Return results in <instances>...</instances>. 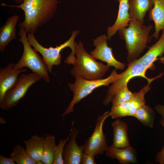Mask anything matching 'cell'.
I'll use <instances>...</instances> for the list:
<instances>
[{
  "mask_svg": "<svg viewBox=\"0 0 164 164\" xmlns=\"http://www.w3.org/2000/svg\"><path fill=\"white\" fill-rule=\"evenodd\" d=\"M19 5L6 4L1 5L16 7L24 12V19L19 24L20 28H23L27 34L35 33L39 27L52 18L56 11L58 0H15Z\"/></svg>",
  "mask_w": 164,
  "mask_h": 164,
  "instance_id": "cell-1",
  "label": "cell"
},
{
  "mask_svg": "<svg viewBox=\"0 0 164 164\" xmlns=\"http://www.w3.org/2000/svg\"><path fill=\"white\" fill-rule=\"evenodd\" d=\"M153 28L152 25L146 26L137 20H132L127 28L118 31L120 37L125 42L128 63L137 59L151 41L152 37L149 33Z\"/></svg>",
  "mask_w": 164,
  "mask_h": 164,
  "instance_id": "cell-2",
  "label": "cell"
},
{
  "mask_svg": "<svg viewBox=\"0 0 164 164\" xmlns=\"http://www.w3.org/2000/svg\"><path fill=\"white\" fill-rule=\"evenodd\" d=\"M75 48L76 58L71 75L89 80L102 79L110 66L97 61L85 50L81 41L75 42Z\"/></svg>",
  "mask_w": 164,
  "mask_h": 164,
  "instance_id": "cell-3",
  "label": "cell"
},
{
  "mask_svg": "<svg viewBox=\"0 0 164 164\" xmlns=\"http://www.w3.org/2000/svg\"><path fill=\"white\" fill-rule=\"evenodd\" d=\"M78 30L73 31L69 39L66 41L56 47H45L37 40L34 34L32 33L27 34V38L30 45L33 47V49L39 53L46 64L48 71L51 73L52 69L54 65L58 66L61 62V52L64 48L69 47L72 52L66 58L64 62L68 64L73 65L76 58L75 39L79 32Z\"/></svg>",
  "mask_w": 164,
  "mask_h": 164,
  "instance_id": "cell-4",
  "label": "cell"
},
{
  "mask_svg": "<svg viewBox=\"0 0 164 164\" xmlns=\"http://www.w3.org/2000/svg\"><path fill=\"white\" fill-rule=\"evenodd\" d=\"M26 32L22 28H20L18 34L20 38L19 40L23 46L22 55L18 62L15 64L14 68L17 70L24 67L30 69L32 73L40 77L46 82L50 81L47 66L37 52L32 49L29 44L26 35Z\"/></svg>",
  "mask_w": 164,
  "mask_h": 164,
  "instance_id": "cell-5",
  "label": "cell"
},
{
  "mask_svg": "<svg viewBox=\"0 0 164 164\" xmlns=\"http://www.w3.org/2000/svg\"><path fill=\"white\" fill-rule=\"evenodd\" d=\"M120 76L115 69L107 78L98 80H89L76 77L75 82L69 84L70 90L73 94V97L68 106L62 115L64 117L67 114L73 112L74 105L91 93L96 88L103 86H108L113 83Z\"/></svg>",
  "mask_w": 164,
  "mask_h": 164,
  "instance_id": "cell-6",
  "label": "cell"
},
{
  "mask_svg": "<svg viewBox=\"0 0 164 164\" xmlns=\"http://www.w3.org/2000/svg\"><path fill=\"white\" fill-rule=\"evenodd\" d=\"M126 69L120 73V76L109 87L104 97L103 104L107 105L109 104L116 93L125 85H127L129 80L134 77H140L145 79L148 83L151 84L155 80L161 77L163 75L162 72L153 78H149L146 75L148 70L140 62L138 59H136L128 63Z\"/></svg>",
  "mask_w": 164,
  "mask_h": 164,
  "instance_id": "cell-7",
  "label": "cell"
},
{
  "mask_svg": "<svg viewBox=\"0 0 164 164\" xmlns=\"http://www.w3.org/2000/svg\"><path fill=\"white\" fill-rule=\"evenodd\" d=\"M41 78L32 73H22L13 86L6 93L0 108L7 110L17 105L26 94L29 87Z\"/></svg>",
  "mask_w": 164,
  "mask_h": 164,
  "instance_id": "cell-8",
  "label": "cell"
},
{
  "mask_svg": "<svg viewBox=\"0 0 164 164\" xmlns=\"http://www.w3.org/2000/svg\"><path fill=\"white\" fill-rule=\"evenodd\" d=\"M109 111H106L97 117L93 133L83 144L84 152L95 156L102 155L108 148L103 126L106 119L110 117Z\"/></svg>",
  "mask_w": 164,
  "mask_h": 164,
  "instance_id": "cell-9",
  "label": "cell"
},
{
  "mask_svg": "<svg viewBox=\"0 0 164 164\" xmlns=\"http://www.w3.org/2000/svg\"><path fill=\"white\" fill-rule=\"evenodd\" d=\"M108 36L104 34L93 39L95 48L90 52V54L95 59L106 62L107 65L113 67L116 70H122L125 67V64L115 59L113 54L112 48L108 46Z\"/></svg>",
  "mask_w": 164,
  "mask_h": 164,
  "instance_id": "cell-10",
  "label": "cell"
},
{
  "mask_svg": "<svg viewBox=\"0 0 164 164\" xmlns=\"http://www.w3.org/2000/svg\"><path fill=\"white\" fill-rule=\"evenodd\" d=\"M74 122L72 123L69 135L70 138L64 147L63 156L65 164H80L84 148L83 145L79 146L76 141V137L80 132L73 127Z\"/></svg>",
  "mask_w": 164,
  "mask_h": 164,
  "instance_id": "cell-11",
  "label": "cell"
},
{
  "mask_svg": "<svg viewBox=\"0 0 164 164\" xmlns=\"http://www.w3.org/2000/svg\"><path fill=\"white\" fill-rule=\"evenodd\" d=\"M15 64L10 63L4 68L0 69V104L6 94L13 86L20 73L26 71V69H16Z\"/></svg>",
  "mask_w": 164,
  "mask_h": 164,
  "instance_id": "cell-12",
  "label": "cell"
},
{
  "mask_svg": "<svg viewBox=\"0 0 164 164\" xmlns=\"http://www.w3.org/2000/svg\"><path fill=\"white\" fill-rule=\"evenodd\" d=\"M106 156L117 159L121 164L135 163L138 162L135 149L130 145L124 148H117L112 145L105 152Z\"/></svg>",
  "mask_w": 164,
  "mask_h": 164,
  "instance_id": "cell-13",
  "label": "cell"
},
{
  "mask_svg": "<svg viewBox=\"0 0 164 164\" xmlns=\"http://www.w3.org/2000/svg\"><path fill=\"white\" fill-rule=\"evenodd\" d=\"M19 16L14 15L9 17L0 28V51L3 52L10 42L17 38L16 26Z\"/></svg>",
  "mask_w": 164,
  "mask_h": 164,
  "instance_id": "cell-14",
  "label": "cell"
},
{
  "mask_svg": "<svg viewBox=\"0 0 164 164\" xmlns=\"http://www.w3.org/2000/svg\"><path fill=\"white\" fill-rule=\"evenodd\" d=\"M119 3L118 15L114 24L107 29V36L109 39L114 35L121 29L127 27L130 21L128 0H118Z\"/></svg>",
  "mask_w": 164,
  "mask_h": 164,
  "instance_id": "cell-15",
  "label": "cell"
},
{
  "mask_svg": "<svg viewBox=\"0 0 164 164\" xmlns=\"http://www.w3.org/2000/svg\"><path fill=\"white\" fill-rule=\"evenodd\" d=\"M154 3L153 0H128L130 18L143 24L144 17L152 9Z\"/></svg>",
  "mask_w": 164,
  "mask_h": 164,
  "instance_id": "cell-16",
  "label": "cell"
},
{
  "mask_svg": "<svg viewBox=\"0 0 164 164\" xmlns=\"http://www.w3.org/2000/svg\"><path fill=\"white\" fill-rule=\"evenodd\" d=\"M164 54V30L159 40L150 47L142 56L138 59L141 64L148 69L152 68L158 58Z\"/></svg>",
  "mask_w": 164,
  "mask_h": 164,
  "instance_id": "cell-17",
  "label": "cell"
},
{
  "mask_svg": "<svg viewBox=\"0 0 164 164\" xmlns=\"http://www.w3.org/2000/svg\"><path fill=\"white\" fill-rule=\"evenodd\" d=\"M113 129V141L114 147L124 148L130 145L128 135V125L119 118H116L111 124Z\"/></svg>",
  "mask_w": 164,
  "mask_h": 164,
  "instance_id": "cell-18",
  "label": "cell"
},
{
  "mask_svg": "<svg viewBox=\"0 0 164 164\" xmlns=\"http://www.w3.org/2000/svg\"><path fill=\"white\" fill-rule=\"evenodd\" d=\"M45 136L37 134L31 135L29 139L24 140L26 150L29 155L38 164H43L41 161L44 149Z\"/></svg>",
  "mask_w": 164,
  "mask_h": 164,
  "instance_id": "cell-19",
  "label": "cell"
},
{
  "mask_svg": "<svg viewBox=\"0 0 164 164\" xmlns=\"http://www.w3.org/2000/svg\"><path fill=\"white\" fill-rule=\"evenodd\" d=\"M150 20L153 21L155 30L152 36L156 39L159 37V33L164 30V0H155L153 6L149 12Z\"/></svg>",
  "mask_w": 164,
  "mask_h": 164,
  "instance_id": "cell-20",
  "label": "cell"
},
{
  "mask_svg": "<svg viewBox=\"0 0 164 164\" xmlns=\"http://www.w3.org/2000/svg\"><path fill=\"white\" fill-rule=\"evenodd\" d=\"M132 117L136 118L145 126L151 128L153 127L155 113L150 107L145 104L139 108Z\"/></svg>",
  "mask_w": 164,
  "mask_h": 164,
  "instance_id": "cell-21",
  "label": "cell"
},
{
  "mask_svg": "<svg viewBox=\"0 0 164 164\" xmlns=\"http://www.w3.org/2000/svg\"><path fill=\"white\" fill-rule=\"evenodd\" d=\"M56 145L55 136L53 135L46 134L41 159V161L43 164H53Z\"/></svg>",
  "mask_w": 164,
  "mask_h": 164,
  "instance_id": "cell-22",
  "label": "cell"
},
{
  "mask_svg": "<svg viewBox=\"0 0 164 164\" xmlns=\"http://www.w3.org/2000/svg\"><path fill=\"white\" fill-rule=\"evenodd\" d=\"M150 84L148 83L139 91L133 93L132 97L130 101V109L128 116L132 117L139 108L145 104V94L151 89Z\"/></svg>",
  "mask_w": 164,
  "mask_h": 164,
  "instance_id": "cell-23",
  "label": "cell"
},
{
  "mask_svg": "<svg viewBox=\"0 0 164 164\" xmlns=\"http://www.w3.org/2000/svg\"><path fill=\"white\" fill-rule=\"evenodd\" d=\"M17 164H38L29 155L24 147L18 145L10 155Z\"/></svg>",
  "mask_w": 164,
  "mask_h": 164,
  "instance_id": "cell-24",
  "label": "cell"
},
{
  "mask_svg": "<svg viewBox=\"0 0 164 164\" xmlns=\"http://www.w3.org/2000/svg\"><path fill=\"white\" fill-rule=\"evenodd\" d=\"M133 93L128 89L127 85L120 89L112 99V107L129 101L131 99Z\"/></svg>",
  "mask_w": 164,
  "mask_h": 164,
  "instance_id": "cell-25",
  "label": "cell"
},
{
  "mask_svg": "<svg viewBox=\"0 0 164 164\" xmlns=\"http://www.w3.org/2000/svg\"><path fill=\"white\" fill-rule=\"evenodd\" d=\"M130 101L112 107L109 111L110 117L116 119L128 116L130 109Z\"/></svg>",
  "mask_w": 164,
  "mask_h": 164,
  "instance_id": "cell-26",
  "label": "cell"
},
{
  "mask_svg": "<svg viewBox=\"0 0 164 164\" xmlns=\"http://www.w3.org/2000/svg\"><path fill=\"white\" fill-rule=\"evenodd\" d=\"M70 138L69 135L64 140L62 139L60 140L58 144L56 145L53 162V164H63L64 161L63 156L64 148L67 142Z\"/></svg>",
  "mask_w": 164,
  "mask_h": 164,
  "instance_id": "cell-27",
  "label": "cell"
},
{
  "mask_svg": "<svg viewBox=\"0 0 164 164\" xmlns=\"http://www.w3.org/2000/svg\"><path fill=\"white\" fill-rule=\"evenodd\" d=\"M159 122L162 126L164 127V118H161ZM155 161L159 164H164V144L160 150L156 155Z\"/></svg>",
  "mask_w": 164,
  "mask_h": 164,
  "instance_id": "cell-28",
  "label": "cell"
},
{
  "mask_svg": "<svg viewBox=\"0 0 164 164\" xmlns=\"http://www.w3.org/2000/svg\"><path fill=\"white\" fill-rule=\"evenodd\" d=\"M95 156L84 152L82 155L80 164H96L94 159Z\"/></svg>",
  "mask_w": 164,
  "mask_h": 164,
  "instance_id": "cell-29",
  "label": "cell"
},
{
  "mask_svg": "<svg viewBox=\"0 0 164 164\" xmlns=\"http://www.w3.org/2000/svg\"><path fill=\"white\" fill-rule=\"evenodd\" d=\"M15 162L14 159L10 157H7L0 155V164H15Z\"/></svg>",
  "mask_w": 164,
  "mask_h": 164,
  "instance_id": "cell-30",
  "label": "cell"
},
{
  "mask_svg": "<svg viewBox=\"0 0 164 164\" xmlns=\"http://www.w3.org/2000/svg\"><path fill=\"white\" fill-rule=\"evenodd\" d=\"M154 109L161 116L164 118V104H158L154 107Z\"/></svg>",
  "mask_w": 164,
  "mask_h": 164,
  "instance_id": "cell-31",
  "label": "cell"
},
{
  "mask_svg": "<svg viewBox=\"0 0 164 164\" xmlns=\"http://www.w3.org/2000/svg\"><path fill=\"white\" fill-rule=\"evenodd\" d=\"M115 1H118V0H115Z\"/></svg>",
  "mask_w": 164,
  "mask_h": 164,
  "instance_id": "cell-32",
  "label": "cell"
},
{
  "mask_svg": "<svg viewBox=\"0 0 164 164\" xmlns=\"http://www.w3.org/2000/svg\"><path fill=\"white\" fill-rule=\"evenodd\" d=\"M154 1H155V0H153Z\"/></svg>",
  "mask_w": 164,
  "mask_h": 164,
  "instance_id": "cell-33",
  "label": "cell"
}]
</instances>
